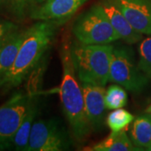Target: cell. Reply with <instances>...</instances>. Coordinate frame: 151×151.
I'll return each mask as SVG.
<instances>
[{
	"label": "cell",
	"instance_id": "cell-1",
	"mask_svg": "<svg viewBox=\"0 0 151 151\" xmlns=\"http://www.w3.org/2000/svg\"><path fill=\"white\" fill-rule=\"evenodd\" d=\"M60 24L55 21H39L26 29L15 61L0 80V86L13 87L21 84L48 50Z\"/></svg>",
	"mask_w": 151,
	"mask_h": 151
},
{
	"label": "cell",
	"instance_id": "cell-2",
	"mask_svg": "<svg viewBox=\"0 0 151 151\" xmlns=\"http://www.w3.org/2000/svg\"><path fill=\"white\" fill-rule=\"evenodd\" d=\"M61 64L62 79L60 98L62 110L73 137L76 141L82 142L91 134L92 129L86 117L82 87L73 68L69 45L62 48Z\"/></svg>",
	"mask_w": 151,
	"mask_h": 151
},
{
	"label": "cell",
	"instance_id": "cell-3",
	"mask_svg": "<svg viewBox=\"0 0 151 151\" xmlns=\"http://www.w3.org/2000/svg\"><path fill=\"white\" fill-rule=\"evenodd\" d=\"M113 46L86 45L76 40L70 45L73 68L79 81L105 86L109 81V70Z\"/></svg>",
	"mask_w": 151,
	"mask_h": 151
},
{
	"label": "cell",
	"instance_id": "cell-4",
	"mask_svg": "<svg viewBox=\"0 0 151 151\" xmlns=\"http://www.w3.org/2000/svg\"><path fill=\"white\" fill-rule=\"evenodd\" d=\"M72 34L76 40L86 45H108L121 40L99 3L77 17Z\"/></svg>",
	"mask_w": 151,
	"mask_h": 151
},
{
	"label": "cell",
	"instance_id": "cell-5",
	"mask_svg": "<svg viewBox=\"0 0 151 151\" xmlns=\"http://www.w3.org/2000/svg\"><path fill=\"white\" fill-rule=\"evenodd\" d=\"M150 79L139 67L134 51L129 45L114 46L109 70V81L136 94L149 86Z\"/></svg>",
	"mask_w": 151,
	"mask_h": 151
},
{
	"label": "cell",
	"instance_id": "cell-6",
	"mask_svg": "<svg viewBox=\"0 0 151 151\" xmlns=\"http://www.w3.org/2000/svg\"><path fill=\"white\" fill-rule=\"evenodd\" d=\"M33 103L30 94L18 92L0 107V150L12 148L13 138Z\"/></svg>",
	"mask_w": 151,
	"mask_h": 151
},
{
	"label": "cell",
	"instance_id": "cell-7",
	"mask_svg": "<svg viewBox=\"0 0 151 151\" xmlns=\"http://www.w3.org/2000/svg\"><path fill=\"white\" fill-rule=\"evenodd\" d=\"M70 145L69 135L58 121L38 120L33 124L26 151H62Z\"/></svg>",
	"mask_w": 151,
	"mask_h": 151
},
{
	"label": "cell",
	"instance_id": "cell-8",
	"mask_svg": "<svg viewBox=\"0 0 151 151\" xmlns=\"http://www.w3.org/2000/svg\"><path fill=\"white\" fill-rule=\"evenodd\" d=\"M88 0H45L31 11L33 19L61 23L70 18Z\"/></svg>",
	"mask_w": 151,
	"mask_h": 151
},
{
	"label": "cell",
	"instance_id": "cell-9",
	"mask_svg": "<svg viewBox=\"0 0 151 151\" xmlns=\"http://www.w3.org/2000/svg\"><path fill=\"white\" fill-rule=\"evenodd\" d=\"M84 96L85 110L92 131L102 129L104 121L105 106L104 86H96L87 83H81Z\"/></svg>",
	"mask_w": 151,
	"mask_h": 151
},
{
	"label": "cell",
	"instance_id": "cell-10",
	"mask_svg": "<svg viewBox=\"0 0 151 151\" xmlns=\"http://www.w3.org/2000/svg\"><path fill=\"white\" fill-rule=\"evenodd\" d=\"M135 30L151 35V0H116Z\"/></svg>",
	"mask_w": 151,
	"mask_h": 151
},
{
	"label": "cell",
	"instance_id": "cell-11",
	"mask_svg": "<svg viewBox=\"0 0 151 151\" xmlns=\"http://www.w3.org/2000/svg\"><path fill=\"white\" fill-rule=\"evenodd\" d=\"M99 4L105 11L113 29L125 43L133 45L144 39L143 35L135 30L130 24L116 0H101Z\"/></svg>",
	"mask_w": 151,
	"mask_h": 151
},
{
	"label": "cell",
	"instance_id": "cell-12",
	"mask_svg": "<svg viewBox=\"0 0 151 151\" xmlns=\"http://www.w3.org/2000/svg\"><path fill=\"white\" fill-rule=\"evenodd\" d=\"M25 34L26 30L17 29L0 40V80L12 68Z\"/></svg>",
	"mask_w": 151,
	"mask_h": 151
},
{
	"label": "cell",
	"instance_id": "cell-13",
	"mask_svg": "<svg viewBox=\"0 0 151 151\" xmlns=\"http://www.w3.org/2000/svg\"><path fill=\"white\" fill-rule=\"evenodd\" d=\"M129 138L139 150H147L151 145V115L146 113L135 118L130 127Z\"/></svg>",
	"mask_w": 151,
	"mask_h": 151
},
{
	"label": "cell",
	"instance_id": "cell-14",
	"mask_svg": "<svg viewBox=\"0 0 151 151\" xmlns=\"http://www.w3.org/2000/svg\"><path fill=\"white\" fill-rule=\"evenodd\" d=\"M86 150L90 151H136V148L125 129L119 132H111L103 140L92 145Z\"/></svg>",
	"mask_w": 151,
	"mask_h": 151
},
{
	"label": "cell",
	"instance_id": "cell-15",
	"mask_svg": "<svg viewBox=\"0 0 151 151\" xmlns=\"http://www.w3.org/2000/svg\"><path fill=\"white\" fill-rule=\"evenodd\" d=\"M37 113L38 108L34 102L29 110L28 111L26 116L23 120L21 125L19 126L16 134L13 138L12 148H14L15 150H27L32 126L35 123V119L37 115Z\"/></svg>",
	"mask_w": 151,
	"mask_h": 151
},
{
	"label": "cell",
	"instance_id": "cell-16",
	"mask_svg": "<svg viewBox=\"0 0 151 151\" xmlns=\"http://www.w3.org/2000/svg\"><path fill=\"white\" fill-rule=\"evenodd\" d=\"M128 95L124 87L114 83L108 86L105 93V106L108 110L123 108L127 104Z\"/></svg>",
	"mask_w": 151,
	"mask_h": 151
},
{
	"label": "cell",
	"instance_id": "cell-17",
	"mask_svg": "<svg viewBox=\"0 0 151 151\" xmlns=\"http://www.w3.org/2000/svg\"><path fill=\"white\" fill-rule=\"evenodd\" d=\"M134 120V116L124 108L113 110L107 117L106 124L113 132H119L126 129Z\"/></svg>",
	"mask_w": 151,
	"mask_h": 151
},
{
	"label": "cell",
	"instance_id": "cell-18",
	"mask_svg": "<svg viewBox=\"0 0 151 151\" xmlns=\"http://www.w3.org/2000/svg\"><path fill=\"white\" fill-rule=\"evenodd\" d=\"M138 65L151 80V35L150 37L143 39L139 44Z\"/></svg>",
	"mask_w": 151,
	"mask_h": 151
},
{
	"label": "cell",
	"instance_id": "cell-19",
	"mask_svg": "<svg viewBox=\"0 0 151 151\" xmlns=\"http://www.w3.org/2000/svg\"><path fill=\"white\" fill-rule=\"evenodd\" d=\"M30 0H0V6L4 7L18 17H23Z\"/></svg>",
	"mask_w": 151,
	"mask_h": 151
},
{
	"label": "cell",
	"instance_id": "cell-20",
	"mask_svg": "<svg viewBox=\"0 0 151 151\" xmlns=\"http://www.w3.org/2000/svg\"><path fill=\"white\" fill-rule=\"evenodd\" d=\"M17 29L18 27L14 23L0 19V40L5 37L9 33Z\"/></svg>",
	"mask_w": 151,
	"mask_h": 151
},
{
	"label": "cell",
	"instance_id": "cell-21",
	"mask_svg": "<svg viewBox=\"0 0 151 151\" xmlns=\"http://www.w3.org/2000/svg\"><path fill=\"white\" fill-rule=\"evenodd\" d=\"M146 113H149V114H150L151 115V104L148 107V108H146V111H145Z\"/></svg>",
	"mask_w": 151,
	"mask_h": 151
},
{
	"label": "cell",
	"instance_id": "cell-22",
	"mask_svg": "<svg viewBox=\"0 0 151 151\" xmlns=\"http://www.w3.org/2000/svg\"><path fill=\"white\" fill-rule=\"evenodd\" d=\"M32 1H34L35 3H36V4H42V3H44L45 0H32Z\"/></svg>",
	"mask_w": 151,
	"mask_h": 151
},
{
	"label": "cell",
	"instance_id": "cell-23",
	"mask_svg": "<svg viewBox=\"0 0 151 151\" xmlns=\"http://www.w3.org/2000/svg\"><path fill=\"white\" fill-rule=\"evenodd\" d=\"M148 150V151H151V145H150V147H149V148H148V149H147V150Z\"/></svg>",
	"mask_w": 151,
	"mask_h": 151
}]
</instances>
